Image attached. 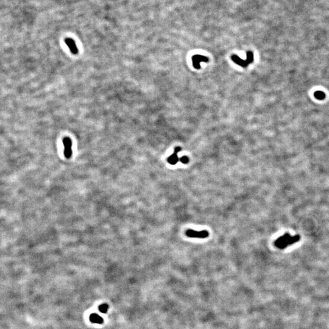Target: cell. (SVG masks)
Listing matches in <instances>:
<instances>
[{"instance_id":"1","label":"cell","mask_w":329,"mask_h":329,"mask_svg":"<svg viewBox=\"0 0 329 329\" xmlns=\"http://www.w3.org/2000/svg\"><path fill=\"white\" fill-rule=\"evenodd\" d=\"M299 238V236L291 237L288 233H286L279 237L275 241V246L279 249H284L288 245H290L297 241Z\"/></svg>"},{"instance_id":"2","label":"cell","mask_w":329,"mask_h":329,"mask_svg":"<svg viewBox=\"0 0 329 329\" xmlns=\"http://www.w3.org/2000/svg\"><path fill=\"white\" fill-rule=\"evenodd\" d=\"M246 60H243L238 56L235 55V54L232 55L231 56V59L237 65L241 66V67H243V68H246L249 64L252 63L254 61V54L252 51H248L246 52Z\"/></svg>"},{"instance_id":"3","label":"cell","mask_w":329,"mask_h":329,"mask_svg":"<svg viewBox=\"0 0 329 329\" xmlns=\"http://www.w3.org/2000/svg\"><path fill=\"white\" fill-rule=\"evenodd\" d=\"M185 234L187 237L190 238H206L209 237V233L207 230H196L188 229L185 232Z\"/></svg>"},{"instance_id":"4","label":"cell","mask_w":329,"mask_h":329,"mask_svg":"<svg viewBox=\"0 0 329 329\" xmlns=\"http://www.w3.org/2000/svg\"><path fill=\"white\" fill-rule=\"evenodd\" d=\"M64 146V155L66 159H70L72 155V141L69 137H65L63 139Z\"/></svg>"},{"instance_id":"5","label":"cell","mask_w":329,"mask_h":329,"mask_svg":"<svg viewBox=\"0 0 329 329\" xmlns=\"http://www.w3.org/2000/svg\"><path fill=\"white\" fill-rule=\"evenodd\" d=\"M192 62H193V65L195 68L196 69H200L201 68V65H200V64L201 62H207L209 61V58L204 56H202V55H199V54H196V55H194L192 58Z\"/></svg>"},{"instance_id":"6","label":"cell","mask_w":329,"mask_h":329,"mask_svg":"<svg viewBox=\"0 0 329 329\" xmlns=\"http://www.w3.org/2000/svg\"><path fill=\"white\" fill-rule=\"evenodd\" d=\"M181 149H181V147H176L175 148L174 153L167 159V161H168V162L169 164L174 165L179 161V157L178 156V153L181 151Z\"/></svg>"},{"instance_id":"7","label":"cell","mask_w":329,"mask_h":329,"mask_svg":"<svg viewBox=\"0 0 329 329\" xmlns=\"http://www.w3.org/2000/svg\"><path fill=\"white\" fill-rule=\"evenodd\" d=\"M65 42L66 44L67 45L68 47L69 48V49L70 50V51L71 52V53H73V54H77L78 53V47L76 46V44L75 42L73 39L68 38L65 39Z\"/></svg>"},{"instance_id":"8","label":"cell","mask_w":329,"mask_h":329,"mask_svg":"<svg viewBox=\"0 0 329 329\" xmlns=\"http://www.w3.org/2000/svg\"><path fill=\"white\" fill-rule=\"evenodd\" d=\"M90 320L92 322L96 323V324H101L103 322L102 318L100 316H99L98 314H95V313L90 315Z\"/></svg>"},{"instance_id":"9","label":"cell","mask_w":329,"mask_h":329,"mask_svg":"<svg viewBox=\"0 0 329 329\" xmlns=\"http://www.w3.org/2000/svg\"><path fill=\"white\" fill-rule=\"evenodd\" d=\"M314 97L315 98L321 101L326 98V94L322 91L318 90L314 93Z\"/></svg>"},{"instance_id":"10","label":"cell","mask_w":329,"mask_h":329,"mask_svg":"<svg viewBox=\"0 0 329 329\" xmlns=\"http://www.w3.org/2000/svg\"><path fill=\"white\" fill-rule=\"evenodd\" d=\"M99 311L102 313H105L107 312V310H108V305L107 304H102L101 305L99 306Z\"/></svg>"},{"instance_id":"11","label":"cell","mask_w":329,"mask_h":329,"mask_svg":"<svg viewBox=\"0 0 329 329\" xmlns=\"http://www.w3.org/2000/svg\"><path fill=\"white\" fill-rule=\"evenodd\" d=\"M179 161L183 164H187L189 162V158L187 156H183L181 157Z\"/></svg>"}]
</instances>
